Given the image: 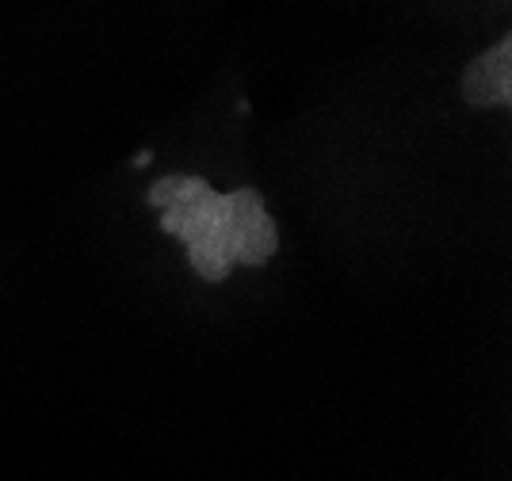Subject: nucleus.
<instances>
[{"instance_id":"nucleus-1","label":"nucleus","mask_w":512,"mask_h":481,"mask_svg":"<svg viewBox=\"0 0 512 481\" xmlns=\"http://www.w3.org/2000/svg\"><path fill=\"white\" fill-rule=\"evenodd\" d=\"M161 230L184 241L192 268L207 283H222L234 264L256 268L279 249V230L253 188L218 191L199 176H165L150 188Z\"/></svg>"},{"instance_id":"nucleus-2","label":"nucleus","mask_w":512,"mask_h":481,"mask_svg":"<svg viewBox=\"0 0 512 481\" xmlns=\"http://www.w3.org/2000/svg\"><path fill=\"white\" fill-rule=\"evenodd\" d=\"M463 100L470 107L512 104V39H501L463 69Z\"/></svg>"}]
</instances>
